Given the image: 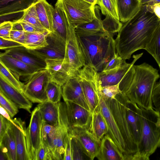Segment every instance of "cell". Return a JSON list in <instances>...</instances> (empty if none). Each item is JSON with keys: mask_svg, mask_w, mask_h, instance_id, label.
I'll list each match as a JSON object with an SVG mask.
<instances>
[{"mask_svg": "<svg viewBox=\"0 0 160 160\" xmlns=\"http://www.w3.org/2000/svg\"><path fill=\"white\" fill-rule=\"evenodd\" d=\"M140 108L143 125L138 145V160H149L160 146V112L153 108L147 109Z\"/></svg>", "mask_w": 160, "mask_h": 160, "instance_id": "4", "label": "cell"}, {"mask_svg": "<svg viewBox=\"0 0 160 160\" xmlns=\"http://www.w3.org/2000/svg\"><path fill=\"white\" fill-rule=\"evenodd\" d=\"M96 158L99 160H124L123 155L108 134L101 140Z\"/></svg>", "mask_w": 160, "mask_h": 160, "instance_id": "25", "label": "cell"}, {"mask_svg": "<svg viewBox=\"0 0 160 160\" xmlns=\"http://www.w3.org/2000/svg\"><path fill=\"white\" fill-rule=\"evenodd\" d=\"M71 26L63 9L56 3L51 32L66 42Z\"/></svg>", "mask_w": 160, "mask_h": 160, "instance_id": "24", "label": "cell"}, {"mask_svg": "<svg viewBox=\"0 0 160 160\" xmlns=\"http://www.w3.org/2000/svg\"><path fill=\"white\" fill-rule=\"evenodd\" d=\"M59 109V123L56 127L54 141V159L63 160L65 138L72 128L67 115L65 102L58 103Z\"/></svg>", "mask_w": 160, "mask_h": 160, "instance_id": "12", "label": "cell"}, {"mask_svg": "<svg viewBox=\"0 0 160 160\" xmlns=\"http://www.w3.org/2000/svg\"><path fill=\"white\" fill-rule=\"evenodd\" d=\"M10 122L15 138L18 160H29L27 147L25 123L20 128H18Z\"/></svg>", "mask_w": 160, "mask_h": 160, "instance_id": "30", "label": "cell"}, {"mask_svg": "<svg viewBox=\"0 0 160 160\" xmlns=\"http://www.w3.org/2000/svg\"><path fill=\"white\" fill-rule=\"evenodd\" d=\"M56 127L44 123L42 129V137L43 142L49 149L54 160V141Z\"/></svg>", "mask_w": 160, "mask_h": 160, "instance_id": "35", "label": "cell"}, {"mask_svg": "<svg viewBox=\"0 0 160 160\" xmlns=\"http://www.w3.org/2000/svg\"><path fill=\"white\" fill-rule=\"evenodd\" d=\"M88 129L94 137L100 142L108 132V128L106 122L98 108L92 113Z\"/></svg>", "mask_w": 160, "mask_h": 160, "instance_id": "28", "label": "cell"}, {"mask_svg": "<svg viewBox=\"0 0 160 160\" xmlns=\"http://www.w3.org/2000/svg\"><path fill=\"white\" fill-rule=\"evenodd\" d=\"M62 96L64 102H73L90 111L77 75L71 77L62 87Z\"/></svg>", "mask_w": 160, "mask_h": 160, "instance_id": "17", "label": "cell"}, {"mask_svg": "<svg viewBox=\"0 0 160 160\" xmlns=\"http://www.w3.org/2000/svg\"><path fill=\"white\" fill-rule=\"evenodd\" d=\"M44 123L56 127L59 123V109L58 103L48 100L39 103L37 106Z\"/></svg>", "mask_w": 160, "mask_h": 160, "instance_id": "31", "label": "cell"}, {"mask_svg": "<svg viewBox=\"0 0 160 160\" xmlns=\"http://www.w3.org/2000/svg\"><path fill=\"white\" fill-rule=\"evenodd\" d=\"M62 87L59 85L50 80L46 88L48 100L55 103L60 102L62 96Z\"/></svg>", "mask_w": 160, "mask_h": 160, "instance_id": "39", "label": "cell"}, {"mask_svg": "<svg viewBox=\"0 0 160 160\" xmlns=\"http://www.w3.org/2000/svg\"><path fill=\"white\" fill-rule=\"evenodd\" d=\"M125 108L129 129L133 140L138 146L141 139L142 128V111L136 103L130 101L127 98Z\"/></svg>", "mask_w": 160, "mask_h": 160, "instance_id": "19", "label": "cell"}, {"mask_svg": "<svg viewBox=\"0 0 160 160\" xmlns=\"http://www.w3.org/2000/svg\"><path fill=\"white\" fill-rule=\"evenodd\" d=\"M140 0L141 5H145V4L148 3L150 2L152 0Z\"/></svg>", "mask_w": 160, "mask_h": 160, "instance_id": "54", "label": "cell"}, {"mask_svg": "<svg viewBox=\"0 0 160 160\" xmlns=\"http://www.w3.org/2000/svg\"><path fill=\"white\" fill-rule=\"evenodd\" d=\"M65 102L67 115L72 127L88 129L91 118V112L73 102Z\"/></svg>", "mask_w": 160, "mask_h": 160, "instance_id": "21", "label": "cell"}, {"mask_svg": "<svg viewBox=\"0 0 160 160\" xmlns=\"http://www.w3.org/2000/svg\"><path fill=\"white\" fill-rule=\"evenodd\" d=\"M159 66V69H160V65Z\"/></svg>", "mask_w": 160, "mask_h": 160, "instance_id": "55", "label": "cell"}, {"mask_svg": "<svg viewBox=\"0 0 160 160\" xmlns=\"http://www.w3.org/2000/svg\"><path fill=\"white\" fill-rule=\"evenodd\" d=\"M17 21L19 22L21 24L23 31L28 32H38L46 31H44L39 28L24 21L19 20Z\"/></svg>", "mask_w": 160, "mask_h": 160, "instance_id": "50", "label": "cell"}, {"mask_svg": "<svg viewBox=\"0 0 160 160\" xmlns=\"http://www.w3.org/2000/svg\"><path fill=\"white\" fill-rule=\"evenodd\" d=\"M143 53L133 55V60L131 63L124 61L118 68L105 72H97L96 79L102 87L119 84V88L125 94L132 80L135 72L134 64L142 55Z\"/></svg>", "mask_w": 160, "mask_h": 160, "instance_id": "6", "label": "cell"}, {"mask_svg": "<svg viewBox=\"0 0 160 160\" xmlns=\"http://www.w3.org/2000/svg\"><path fill=\"white\" fill-rule=\"evenodd\" d=\"M56 4L63 10L72 26L92 22L96 17L95 6L83 0H57Z\"/></svg>", "mask_w": 160, "mask_h": 160, "instance_id": "7", "label": "cell"}, {"mask_svg": "<svg viewBox=\"0 0 160 160\" xmlns=\"http://www.w3.org/2000/svg\"><path fill=\"white\" fill-rule=\"evenodd\" d=\"M0 75L12 86L23 93L24 84L19 80V77L12 72L0 61Z\"/></svg>", "mask_w": 160, "mask_h": 160, "instance_id": "37", "label": "cell"}, {"mask_svg": "<svg viewBox=\"0 0 160 160\" xmlns=\"http://www.w3.org/2000/svg\"><path fill=\"white\" fill-rule=\"evenodd\" d=\"M71 144L72 160L90 159L84 153L77 140L72 136Z\"/></svg>", "mask_w": 160, "mask_h": 160, "instance_id": "42", "label": "cell"}, {"mask_svg": "<svg viewBox=\"0 0 160 160\" xmlns=\"http://www.w3.org/2000/svg\"><path fill=\"white\" fill-rule=\"evenodd\" d=\"M47 41L48 45L45 47L36 50L28 49L45 61L49 59H66L68 60L66 42L51 32L47 36Z\"/></svg>", "mask_w": 160, "mask_h": 160, "instance_id": "14", "label": "cell"}, {"mask_svg": "<svg viewBox=\"0 0 160 160\" xmlns=\"http://www.w3.org/2000/svg\"><path fill=\"white\" fill-rule=\"evenodd\" d=\"M4 52L30 66L37 71L46 68L45 60L31 52L24 46L6 50Z\"/></svg>", "mask_w": 160, "mask_h": 160, "instance_id": "22", "label": "cell"}, {"mask_svg": "<svg viewBox=\"0 0 160 160\" xmlns=\"http://www.w3.org/2000/svg\"><path fill=\"white\" fill-rule=\"evenodd\" d=\"M13 22L8 21L0 24V38L6 40H11L10 34L12 29Z\"/></svg>", "mask_w": 160, "mask_h": 160, "instance_id": "45", "label": "cell"}, {"mask_svg": "<svg viewBox=\"0 0 160 160\" xmlns=\"http://www.w3.org/2000/svg\"><path fill=\"white\" fill-rule=\"evenodd\" d=\"M0 61L18 77L30 76L37 71L32 67L4 52L0 54Z\"/></svg>", "mask_w": 160, "mask_h": 160, "instance_id": "26", "label": "cell"}, {"mask_svg": "<svg viewBox=\"0 0 160 160\" xmlns=\"http://www.w3.org/2000/svg\"><path fill=\"white\" fill-rule=\"evenodd\" d=\"M100 10L98 6H95L96 18L92 22L78 26L75 28L76 34H88L100 32H106L103 27Z\"/></svg>", "mask_w": 160, "mask_h": 160, "instance_id": "32", "label": "cell"}, {"mask_svg": "<svg viewBox=\"0 0 160 160\" xmlns=\"http://www.w3.org/2000/svg\"><path fill=\"white\" fill-rule=\"evenodd\" d=\"M25 32L23 30L12 29L10 34L11 40L24 45Z\"/></svg>", "mask_w": 160, "mask_h": 160, "instance_id": "48", "label": "cell"}, {"mask_svg": "<svg viewBox=\"0 0 160 160\" xmlns=\"http://www.w3.org/2000/svg\"><path fill=\"white\" fill-rule=\"evenodd\" d=\"M0 104L12 118L18 112V107L11 100L0 91Z\"/></svg>", "mask_w": 160, "mask_h": 160, "instance_id": "41", "label": "cell"}, {"mask_svg": "<svg viewBox=\"0 0 160 160\" xmlns=\"http://www.w3.org/2000/svg\"><path fill=\"white\" fill-rule=\"evenodd\" d=\"M146 6L148 10L154 13L160 20V3H155L151 6Z\"/></svg>", "mask_w": 160, "mask_h": 160, "instance_id": "52", "label": "cell"}, {"mask_svg": "<svg viewBox=\"0 0 160 160\" xmlns=\"http://www.w3.org/2000/svg\"><path fill=\"white\" fill-rule=\"evenodd\" d=\"M76 35L85 65L91 66L97 72H102L116 55L113 34L100 32Z\"/></svg>", "mask_w": 160, "mask_h": 160, "instance_id": "2", "label": "cell"}, {"mask_svg": "<svg viewBox=\"0 0 160 160\" xmlns=\"http://www.w3.org/2000/svg\"><path fill=\"white\" fill-rule=\"evenodd\" d=\"M97 4L105 17L102 20L105 31L113 34L118 32L123 24L119 19L116 0H98Z\"/></svg>", "mask_w": 160, "mask_h": 160, "instance_id": "16", "label": "cell"}, {"mask_svg": "<svg viewBox=\"0 0 160 160\" xmlns=\"http://www.w3.org/2000/svg\"><path fill=\"white\" fill-rule=\"evenodd\" d=\"M97 92L102 97L107 99L114 98L118 94L122 92L119 88V84L115 85L102 87L98 84L96 79Z\"/></svg>", "mask_w": 160, "mask_h": 160, "instance_id": "40", "label": "cell"}, {"mask_svg": "<svg viewBox=\"0 0 160 160\" xmlns=\"http://www.w3.org/2000/svg\"><path fill=\"white\" fill-rule=\"evenodd\" d=\"M0 91L13 102L19 108L31 113L32 103L23 93L9 84L0 75Z\"/></svg>", "mask_w": 160, "mask_h": 160, "instance_id": "23", "label": "cell"}, {"mask_svg": "<svg viewBox=\"0 0 160 160\" xmlns=\"http://www.w3.org/2000/svg\"><path fill=\"white\" fill-rule=\"evenodd\" d=\"M152 103L154 109L160 111V82L156 83L153 88L152 96Z\"/></svg>", "mask_w": 160, "mask_h": 160, "instance_id": "47", "label": "cell"}, {"mask_svg": "<svg viewBox=\"0 0 160 160\" xmlns=\"http://www.w3.org/2000/svg\"><path fill=\"white\" fill-rule=\"evenodd\" d=\"M134 67L132 80L124 94L140 108L146 109L152 108L153 88L160 78L158 71L146 62Z\"/></svg>", "mask_w": 160, "mask_h": 160, "instance_id": "3", "label": "cell"}, {"mask_svg": "<svg viewBox=\"0 0 160 160\" xmlns=\"http://www.w3.org/2000/svg\"><path fill=\"white\" fill-rule=\"evenodd\" d=\"M31 113L29 123L26 129V139L29 160H36L37 153L42 141L43 120L38 107Z\"/></svg>", "mask_w": 160, "mask_h": 160, "instance_id": "9", "label": "cell"}, {"mask_svg": "<svg viewBox=\"0 0 160 160\" xmlns=\"http://www.w3.org/2000/svg\"><path fill=\"white\" fill-rule=\"evenodd\" d=\"M35 6L42 24L48 31L51 32L54 8L46 0H39L35 4Z\"/></svg>", "mask_w": 160, "mask_h": 160, "instance_id": "29", "label": "cell"}, {"mask_svg": "<svg viewBox=\"0 0 160 160\" xmlns=\"http://www.w3.org/2000/svg\"><path fill=\"white\" fill-rule=\"evenodd\" d=\"M0 152L7 156L8 160H18L15 138L10 123L5 135L0 142Z\"/></svg>", "mask_w": 160, "mask_h": 160, "instance_id": "33", "label": "cell"}, {"mask_svg": "<svg viewBox=\"0 0 160 160\" xmlns=\"http://www.w3.org/2000/svg\"><path fill=\"white\" fill-rule=\"evenodd\" d=\"M87 2L94 6L97 4V2L98 0H83Z\"/></svg>", "mask_w": 160, "mask_h": 160, "instance_id": "53", "label": "cell"}, {"mask_svg": "<svg viewBox=\"0 0 160 160\" xmlns=\"http://www.w3.org/2000/svg\"><path fill=\"white\" fill-rule=\"evenodd\" d=\"M119 20L124 23L134 17L142 6L140 0H116Z\"/></svg>", "mask_w": 160, "mask_h": 160, "instance_id": "27", "label": "cell"}, {"mask_svg": "<svg viewBox=\"0 0 160 160\" xmlns=\"http://www.w3.org/2000/svg\"><path fill=\"white\" fill-rule=\"evenodd\" d=\"M23 93L31 102L41 103L48 100L46 88L50 80L46 69L36 71L27 77Z\"/></svg>", "mask_w": 160, "mask_h": 160, "instance_id": "8", "label": "cell"}, {"mask_svg": "<svg viewBox=\"0 0 160 160\" xmlns=\"http://www.w3.org/2000/svg\"><path fill=\"white\" fill-rule=\"evenodd\" d=\"M19 20L27 22L44 31H48L44 28L39 20L36 11L35 4L25 11Z\"/></svg>", "mask_w": 160, "mask_h": 160, "instance_id": "38", "label": "cell"}, {"mask_svg": "<svg viewBox=\"0 0 160 160\" xmlns=\"http://www.w3.org/2000/svg\"><path fill=\"white\" fill-rule=\"evenodd\" d=\"M67 57L71 73L72 76L85 65L75 32L71 26L66 41Z\"/></svg>", "mask_w": 160, "mask_h": 160, "instance_id": "15", "label": "cell"}, {"mask_svg": "<svg viewBox=\"0 0 160 160\" xmlns=\"http://www.w3.org/2000/svg\"><path fill=\"white\" fill-rule=\"evenodd\" d=\"M72 135L71 132L66 137L64 144V152L63 160H72L71 140Z\"/></svg>", "mask_w": 160, "mask_h": 160, "instance_id": "46", "label": "cell"}, {"mask_svg": "<svg viewBox=\"0 0 160 160\" xmlns=\"http://www.w3.org/2000/svg\"><path fill=\"white\" fill-rule=\"evenodd\" d=\"M160 20L149 11L146 5H142L138 12L124 23L115 40L117 53L123 60L129 59L137 50L145 49Z\"/></svg>", "mask_w": 160, "mask_h": 160, "instance_id": "1", "label": "cell"}, {"mask_svg": "<svg viewBox=\"0 0 160 160\" xmlns=\"http://www.w3.org/2000/svg\"><path fill=\"white\" fill-rule=\"evenodd\" d=\"M124 61L117 53L116 56L112 58L106 65L101 72H105L119 68Z\"/></svg>", "mask_w": 160, "mask_h": 160, "instance_id": "44", "label": "cell"}, {"mask_svg": "<svg viewBox=\"0 0 160 160\" xmlns=\"http://www.w3.org/2000/svg\"><path fill=\"white\" fill-rule=\"evenodd\" d=\"M22 46H23V45L18 42L0 38V49L1 50H6Z\"/></svg>", "mask_w": 160, "mask_h": 160, "instance_id": "49", "label": "cell"}, {"mask_svg": "<svg viewBox=\"0 0 160 160\" xmlns=\"http://www.w3.org/2000/svg\"><path fill=\"white\" fill-rule=\"evenodd\" d=\"M144 49L152 56L159 66L160 65V24Z\"/></svg>", "mask_w": 160, "mask_h": 160, "instance_id": "36", "label": "cell"}, {"mask_svg": "<svg viewBox=\"0 0 160 160\" xmlns=\"http://www.w3.org/2000/svg\"><path fill=\"white\" fill-rule=\"evenodd\" d=\"M97 72L91 66L85 65L78 71L76 74L79 78L92 113L97 109L99 104L96 82Z\"/></svg>", "mask_w": 160, "mask_h": 160, "instance_id": "10", "label": "cell"}, {"mask_svg": "<svg viewBox=\"0 0 160 160\" xmlns=\"http://www.w3.org/2000/svg\"><path fill=\"white\" fill-rule=\"evenodd\" d=\"M10 122L3 116L0 115V142H1L9 126Z\"/></svg>", "mask_w": 160, "mask_h": 160, "instance_id": "51", "label": "cell"}, {"mask_svg": "<svg viewBox=\"0 0 160 160\" xmlns=\"http://www.w3.org/2000/svg\"><path fill=\"white\" fill-rule=\"evenodd\" d=\"M127 97L120 93L112 99H108L111 112L125 142L127 151V160H138V146L131 134L127 120L126 102Z\"/></svg>", "mask_w": 160, "mask_h": 160, "instance_id": "5", "label": "cell"}, {"mask_svg": "<svg viewBox=\"0 0 160 160\" xmlns=\"http://www.w3.org/2000/svg\"><path fill=\"white\" fill-rule=\"evenodd\" d=\"M53 160L52 155L48 148L42 141L37 153L36 160Z\"/></svg>", "mask_w": 160, "mask_h": 160, "instance_id": "43", "label": "cell"}, {"mask_svg": "<svg viewBox=\"0 0 160 160\" xmlns=\"http://www.w3.org/2000/svg\"><path fill=\"white\" fill-rule=\"evenodd\" d=\"M39 0H0V22L16 21L24 12Z\"/></svg>", "mask_w": 160, "mask_h": 160, "instance_id": "13", "label": "cell"}, {"mask_svg": "<svg viewBox=\"0 0 160 160\" xmlns=\"http://www.w3.org/2000/svg\"><path fill=\"white\" fill-rule=\"evenodd\" d=\"M46 69L50 81L62 87L71 77L68 60L66 59H46Z\"/></svg>", "mask_w": 160, "mask_h": 160, "instance_id": "20", "label": "cell"}, {"mask_svg": "<svg viewBox=\"0 0 160 160\" xmlns=\"http://www.w3.org/2000/svg\"><path fill=\"white\" fill-rule=\"evenodd\" d=\"M99 100L98 108L103 117L107 124L108 132L107 134L114 141L121 152L123 155L124 160L127 158L126 145L119 129L110 109L108 99L102 97L97 92Z\"/></svg>", "mask_w": 160, "mask_h": 160, "instance_id": "11", "label": "cell"}, {"mask_svg": "<svg viewBox=\"0 0 160 160\" xmlns=\"http://www.w3.org/2000/svg\"><path fill=\"white\" fill-rule=\"evenodd\" d=\"M71 133L77 140L90 160H93L98 152L101 142L97 141L86 128L72 127Z\"/></svg>", "mask_w": 160, "mask_h": 160, "instance_id": "18", "label": "cell"}, {"mask_svg": "<svg viewBox=\"0 0 160 160\" xmlns=\"http://www.w3.org/2000/svg\"><path fill=\"white\" fill-rule=\"evenodd\" d=\"M50 33L48 31L38 32H25L23 46L28 49L32 50L45 47L48 45L47 37Z\"/></svg>", "mask_w": 160, "mask_h": 160, "instance_id": "34", "label": "cell"}]
</instances>
